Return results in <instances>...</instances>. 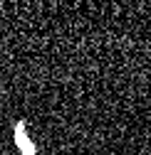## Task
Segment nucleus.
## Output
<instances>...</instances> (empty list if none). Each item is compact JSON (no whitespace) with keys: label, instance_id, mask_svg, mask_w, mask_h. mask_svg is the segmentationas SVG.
Returning a JSON list of instances; mask_svg holds the SVG:
<instances>
[{"label":"nucleus","instance_id":"1","mask_svg":"<svg viewBox=\"0 0 151 155\" xmlns=\"http://www.w3.org/2000/svg\"><path fill=\"white\" fill-rule=\"evenodd\" d=\"M15 143H17V148H20L23 155H37V148H35V143L27 138V133H25V123H23V121L15 126Z\"/></svg>","mask_w":151,"mask_h":155}]
</instances>
